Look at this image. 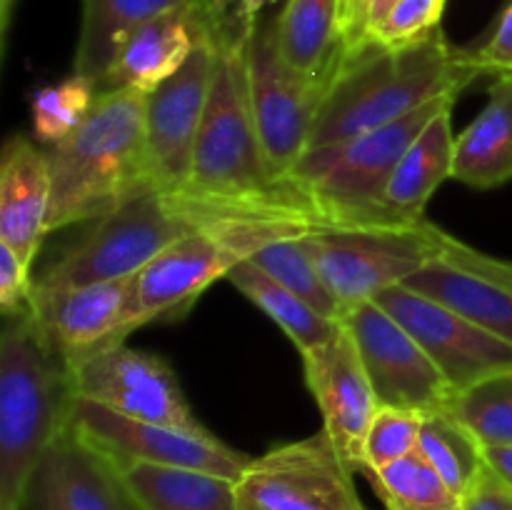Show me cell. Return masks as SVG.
Returning a JSON list of instances; mask_svg holds the SVG:
<instances>
[{
	"label": "cell",
	"instance_id": "obj_1",
	"mask_svg": "<svg viewBox=\"0 0 512 510\" xmlns=\"http://www.w3.org/2000/svg\"><path fill=\"white\" fill-rule=\"evenodd\" d=\"M248 33L215 8L213 80L195 140L190 178L178 193L228 213L293 215L320 228L303 190L290 180L275 178L265 158L245 78Z\"/></svg>",
	"mask_w": 512,
	"mask_h": 510
},
{
	"label": "cell",
	"instance_id": "obj_2",
	"mask_svg": "<svg viewBox=\"0 0 512 510\" xmlns=\"http://www.w3.org/2000/svg\"><path fill=\"white\" fill-rule=\"evenodd\" d=\"M480 75L468 48L450 45L443 28L403 48L363 40L340 53L308 150L343 143L440 98H458Z\"/></svg>",
	"mask_w": 512,
	"mask_h": 510
},
{
	"label": "cell",
	"instance_id": "obj_3",
	"mask_svg": "<svg viewBox=\"0 0 512 510\" xmlns=\"http://www.w3.org/2000/svg\"><path fill=\"white\" fill-rule=\"evenodd\" d=\"M75 368L50 345L33 308L0 330V510H15L45 455L73 423Z\"/></svg>",
	"mask_w": 512,
	"mask_h": 510
},
{
	"label": "cell",
	"instance_id": "obj_4",
	"mask_svg": "<svg viewBox=\"0 0 512 510\" xmlns=\"http://www.w3.org/2000/svg\"><path fill=\"white\" fill-rule=\"evenodd\" d=\"M48 233L100 220L130 195L155 188L145 153V93L103 90L75 133L48 145Z\"/></svg>",
	"mask_w": 512,
	"mask_h": 510
},
{
	"label": "cell",
	"instance_id": "obj_5",
	"mask_svg": "<svg viewBox=\"0 0 512 510\" xmlns=\"http://www.w3.org/2000/svg\"><path fill=\"white\" fill-rule=\"evenodd\" d=\"M455 100L440 98L343 143L308 150L285 180L303 190L320 228H408L385 210V188L410 143Z\"/></svg>",
	"mask_w": 512,
	"mask_h": 510
},
{
	"label": "cell",
	"instance_id": "obj_6",
	"mask_svg": "<svg viewBox=\"0 0 512 510\" xmlns=\"http://www.w3.org/2000/svg\"><path fill=\"white\" fill-rule=\"evenodd\" d=\"M315 225L275 213H240L213 220L183 235L155 255L138 275V308L145 323L180 320L200 295L258 250L288 238H303Z\"/></svg>",
	"mask_w": 512,
	"mask_h": 510
},
{
	"label": "cell",
	"instance_id": "obj_7",
	"mask_svg": "<svg viewBox=\"0 0 512 510\" xmlns=\"http://www.w3.org/2000/svg\"><path fill=\"white\" fill-rule=\"evenodd\" d=\"M195 230L200 215L183 193L143 188L103 215L88 238L60 255L35 285L58 290L130 278Z\"/></svg>",
	"mask_w": 512,
	"mask_h": 510
},
{
	"label": "cell",
	"instance_id": "obj_8",
	"mask_svg": "<svg viewBox=\"0 0 512 510\" xmlns=\"http://www.w3.org/2000/svg\"><path fill=\"white\" fill-rule=\"evenodd\" d=\"M450 235L438 225L408 228H313L305 235L328 290L343 308L378 298L440 258Z\"/></svg>",
	"mask_w": 512,
	"mask_h": 510
},
{
	"label": "cell",
	"instance_id": "obj_9",
	"mask_svg": "<svg viewBox=\"0 0 512 510\" xmlns=\"http://www.w3.org/2000/svg\"><path fill=\"white\" fill-rule=\"evenodd\" d=\"M245 78L265 158L275 178L285 180L308 150L330 80L300 75L280 58L273 20H260L245 35Z\"/></svg>",
	"mask_w": 512,
	"mask_h": 510
},
{
	"label": "cell",
	"instance_id": "obj_10",
	"mask_svg": "<svg viewBox=\"0 0 512 510\" xmlns=\"http://www.w3.org/2000/svg\"><path fill=\"white\" fill-rule=\"evenodd\" d=\"M328 430L253 458L238 480L240 510H365Z\"/></svg>",
	"mask_w": 512,
	"mask_h": 510
},
{
	"label": "cell",
	"instance_id": "obj_11",
	"mask_svg": "<svg viewBox=\"0 0 512 510\" xmlns=\"http://www.w3.org/2000/svg\"><path fill=\"white\" fill-rule=\"evenodd\" d=\"M363 358L380 408L433 413L448 408L455 390L418 340L375 300L355 305L343 318Z\"/></svg>",
	"mask_w": 512,
	"mask_h": 510
},
{
	"label": "cell",
	"instance_id": "obj_12",
	"mask_svg": "<svg viewBox=\"0 0 512 510\" xmlns=\"http://www.w3.org/2000/svg\"><path fill=\"white\" fill-rule=\"evenodd\" d=\"M73 428L83 438L113 455L118 463H153L173 468H195L223 478L240 480L253 463L248 453L230 448L208 428L188 430L173 425L145 423L105 408L95 400L78 398Z\"/></svg>",
	"mask_w": 512,
	"mask_h": 510
},
{
	"label": "cell",
	"instance_id": "obj_13",
	"mask_svg": "<svg viewBox=\"0 0 512 510\" xmlns=\"http://www.w3.org/2000/svg\"><path fill=\"white\" fill-rule=\"evenodd\" d=\"M375 303L418 340L458 395L512 370V343L408 285L383 290Z\"/></svg>",
	"mask_w": 512,
	"mask_h": 510
},
{
	"label": "cell",
	"instance_id": "obj_14",
	"mask_svg": "<svg viewBox=\"0 0 512 510\" xmlns=\"http://www.w3.org/2000/svg\"><path fill=\"white\" fill-rule=\"evenodd\" d=\"M215 63V20L178 70L160 88L145 95V153L150 183L163 193L185 188L193 165L195 140L203 125Z\"/></svg>",
	"mask_w": 512,
	"mask_h": 510
},
{
	"label": "cell",
	"instance_id": "obj_15",
	"mask_svg": "<svg viewBox=\"0 0 512 510\" xmlns=\"http://www.w3.org/2000/svg\"><path fill=\"white\" fill-rule=\"evenodd\" d=\"M33 313L50 345L73 368L103 350L123 345L143 325L135 275L78 288L48 290L35 285Z\"/></svg>",
	"mask_w": 512,
	"mask_h": 510
},
{
	"label": "cell",
	"instance_id": "obj_16",
	"mask_svg": "<svg viewBox=\"0 0 512 510\" xmlns=\"http://www.w3.org/2000/svg\"><path fill=\"white\" fill-rule=\"evenodd\" d=\"M80 398L145 423L203 430L170 363L145 350L115 345L75 368Z\"/></svg>",
	"mask_w": 512,
	"mask_h": 510
},
{
	"label": "cell",
	"instance_id": "obj_17",
	"mask_svg": "<svg viewBox=\"0 0 512 510\" xmlns=\"http://www.w3.org/2000/svg\"><path fill=\"white\" fill-rule=\"evenodd\" d=\"M305 385L323 415V428L353 470H363V448L380 405L365 373L363 358L350 330L303 355Z\"/></svg>",
	"mask_w": 512,
	"mask_h": 510
},
{
	"label": "cell",
	"instance_id": "obj_18",
	"mask_svg": "<svg viewBox=\"0 0 512 510\" xmlns=\"http://www.w3.org/2000/svg\"><path fill=\"white\" fill-rule=\"evenodd\" d=\"M403 285L448 305L512 343V263L490 258L450 235L440 258Z\"/></svg>",
	"mask_w": 512,
	"mask_h": 510
},
{
	"label": "cell",
	"instance_id": "obj_19",
	"mask_svg": "<svg viewBox=\"0 0 512 510\" xmlns=\"http://www.w3.org/2000/svg\"><path fill=\"white\" fill-rule=\"evenodd\" d=\"M215 20L213 0L188 8H175L148 23L138 25L120 43L108 73L98 83L103 90L130 88L138 93H153L155 88L173 78L200 40L210 33Z\"/></svg>",
	"mask_w": 512,
	"mask_h": 510
},
{
	"label": "cell",
	"instance_id": "obj_20",
	"mask_svg": "<svg viewBox=\"0 0 512 510\" xmlns=\"http://www.w3.org/2000/svg\"><path fill=\"white\" fill-rule=\"evenodd\" d=\"M50 163L38 140L10 135L0 153V243L33 268L48 235Z\"/></svg>",
	"mask_w": 512,
	"mask_h": 510
},
{
	"label": "cell",
	"instance_id": "obj_21",
	"mask_svg": "<svg viewBox=\"0 0 512 510\" xmlns=\"http://www.w3.org/2000/svg\"><path fill=\"white\" fill-rule=\"evenodd\" d=\"M455 133L453 105L440 110L423 128V133L410 143L400 158L388 188H385V210L398 225H418L425 220V208L435 190L453 178Z\"/></svg>",
	"mask_w": 512,
	"mask_h": 510
},
{
	"label": "cell",
	"instance_id": "obj_22",
	"mask_svg": "<svg viewBox=\"0 0 512 510\" xmlns=\"http://www.w3.org/2000/svg\"><path fill=\"white\" fill-rule=\"evenodd\" d=\"M453 180L475 190L500 188L512 180V75H498L488 105L455 135Z\"/></svg>",
	"mask_w": 512,
	"mask_h": 510
},
{
	"label": "cell",
	"instance_id": "obj_23",
	"mask_svg": "<svg viewBox=\"0 0 512 510\" xmlns=\"http://www.w3.org/2000/svg\"><path fill=\"white\" fill-rule=\"evenodd\" d=\"M50 453L73 510H148L125 478L123 465L83 438L73 423Z\"/></svg>",
	"mask_w": 512,
	"mask_h": 510
},
{
	"label": "cell",
	"instance_id": "obj_24",
	"mask_svg": "<svg viewBox=\"0 0 512 510\" xmlns=\"http://www.w3.org/2000/svg\"><path fill=\"white\" fill-rule=\"evenodd\" d=\"M275 23V45L300 75L333 80L343 53L340 0H288Z\"/></svg>",
	"mask_w": 512,
	"mask_h": 510
},
{
	"label": "cell",
	"instance_id": "obj_25",
	"mask_svg": "<svg viewBox=\"0 0 512 510\" xmlns=\"http://www.w3.org/2000/svg\"><path fill=\"white\" fill-rule=\"evenodd\" d=\"M200 3H208V0H83L73 73L98 85L108 73L120 43L138 25L168 10Z\"/></svg>",
	"mask_w": 512,
	"mask_h": 510
},
{
	"label": "cell",
	"instance_id": "obj_26",
	"mask_svg": "<svg viewBox=\"0 0 512 510\" xmlns=\"http://www.w3.org/2000/svg\"><path fill=\"white\" fill-rule=\"evenodd\" d=\"M120 465L148 510H240L238 480L173 465Z\"/></svg>",
	"mask_w": 512,
	"mask_h": 510
},
{
	"label": "cell",
	"instance_id": "obj_27",
	"mask_svg": "<svg viewBox=\"0 0 512 510\" xmlns=\"http://www.w3.org/2000/svg\"><path fill=\"white\" fill-rule=\"evenodd\" d=\"M225 280H230V285L238 288L255 308L263 310V313L268 315L290 340H293V345L298 348L300 355L325 345L330 338L338 335L340 328H343L340 320L325 318V315L318 313L313 305L305 303L303 298L290 293V290L283 288L280 283H275L268 273H263V270H260L258 265L250 263V260H243L240 265H235Z\"/></svg>",
	"mask_w": 512,
	"mask_h": 510
},
{
	"label": "cell",
	"instance_id": "obj_28",
	"mask_svg": "<svg viewBox=\"0 0 512 510\" xmlns=\"http://www.w3.org/2000/svg\"><path fill=\"white\" fill-rule=\"evenodd\" d=\"M418 453L458 498H465L485 473L483 443L450 410V405L423 415Z\"/></svg>",
	"mask_w": 512,
	"mask_h": 510
},
{
	"label": "cell",
	"instance_id": "obj_29",
	"mask_svg": "<svg viewBox=\"0 0 512 510\" xmlns=\"http://www.w3.org/2000/svg\"><path fill=\"white\" fill-rule=\"evenodd\" d=\"M368 478L385 510H463V498L448 488L418 450L388 468L370 470Z\"/></svg>",
	"mask_w": 512,
	"mask_h": 510
},
{
	"label": "cell",
	"instance_id": "obj_30",
	"mask_svg": "<svg viewBox=\"0 0 512 510\" xmlns=\"http://www.w3.org/2000/svg\"><path fill=\"white\" fill-rule=\"evenodd\" d=\"M250 263L258 265L263 273H268L275 283H280L283 288H288L290 293H295L298 298H303L305 303L313 305L318 313H323L325 318L340 320L343 323V308L338 305V300L333 298V293L328 290L325 280L320 278V270L315 265L313 255H310L308 245L303 238H288L278 240V243L268 245V248L258 250V253L250 258Z\"/></svg>",
	"mask_w": 512,
	"mask_h": 510
},
{
	"label": "cell",
	"instance_id": "obj_31",
	"mask_svg": "<svg viewBox=\"0 0 512 510\" xmlns=\"http://www.w3.org/2000/svg\"><path fill=\"white\" fill-rule=\"evenodd\" d=\"M98 98V85L73 73L60 83L45 85L30 95V118L38 143L55 145L83 125Z\"/></svg>",
	"mask_w": 512,
	"mask_h": 510
},
{
	"label": "cell",
	"instance_id": "obj_32",
	"mask_svg": "<svg viewBox=\"0 0 512 510\" xmlns=\"http://www.w3.org/2000/svg\"><path fill=\"white\" fill-rule=\"evenodd\" d=\"M450 410L483 445H512V370L455 395Z\"/></svg>",
	"mask_w": 512,
	"mask_h": 510
},
{
	"label": "cell",
	"instance_id": "obj_33",
	"mask_svg": "<svg viewBox=\"0 0 512 510\" xmlns=\"http://www.w3.org/2000/svg\"><path fill=\"white\" fill-rule=\"evenodd\" d=\"M423 415L413 410L380 408L373 418L363 448V473L388 468L418 450Z\"/></svg>",
	"mask_w": 512,
	"mask_h": 510
},
{
	"label": "cell",
	"instance_id": "obj_34",
	"mask_svg": "<svg viewBox=\"0 0 512 510\" xmlns=\"http://www.w3.org/2000/svg\"><path fill=\"white\" fill-rule=\"evenodd\" d=\"M445 3L448 0H400L388 18L373 30L365 40H375L388 48H403V45L418 43L428 38L443 23Z\"/></svg>",
	"mask_w": 512,
	"mask_h": 510
},
{
	"label": "cell",
	"instance_id": "obj_35",
	"mask_svg": "<svg viewBox=\"0 0 512 510\" xmlns=\"http://www.w3.org/2000/svg\"><path fill=\"white\" fill-rule=\"evenodd\" d=\"M468 53L483 75H512V0L500 10L488 38L478 48H468Z\"/></svg>",
	"mask_w": 512,
	"mask_h": 510
},
{
	"label": "cell",
	"instance_id": "obj_36",
	"mask_svg": "<svg viewBox=\"0 0 512 510\" xmlns=\"http://www.w3.org/2000/svg\"><path fill=\"white\" fill-rule=\"evenodd\" d=\"M35 280L30 278V268L23 260L0 243V308L3 315L25 313L33 308Z\"/></svg>",
	"mask_w": 512,
	"mask_h": 510
},
{
	"label": "cell",
	"instance_id": "obj_37",
	"mask_svg": "<svg viewBox=\"0 0 512 510\" xmlns=\"http://www.w3.org/2000/svg\"><path fill=\"white\" fill-rule=\"evenodd\" d=\"M15 510H73L68 498H65L63 485H60L53 453L45 455L43 463L38 465L33 478L25 485Z\"/></svg>",
	"mask_w": 512,
	"mask_h": 510
},
{
	"label": "cell",
	"instance_id": "obj_38",
	"mask_svg": "<svg viewBox=\"0 0 512 510\" xmlns=\"http://www.w3.org/2000/svg\"><path fill=\"white\" fill-rule=\"evenodd\" d=\"M463 510H512V493L485 465V473L463 498Z\"/></svg>",
	"mask_w": 512,
	"mask_h": 510
},
{
	"label": "cell",
	"instance_id": "obj_39",
	"mask_svg": "<svg viewBox=\"0 0 512 510\" xmlns=\"http://www.w3.org/2000/svg\"><path fill=\"white\" fill-rule=\"evenodd\" d=\"M340 38L343 50L365 40V0H340Z\"/></svg>",
	"mask_w": 512,
	"mask_h": 510
},
{
	"label": "cell",
	"instance_id": "obj_40",
	"mask_svg": "<svg viewBox=\"0 0 512 510\" xmlns=\"http://www.w3.org/2000/svg\"><path fill=\"white\" fill-rule=\"evenodd\" d=\"M213 3L220 13L233 18L240 28L253 30L255 25L260 23V13H263L268 5H273L275 0H213Z\"/></svg>",
	"mask_w": 512,
	"mask_h": 510
},
{
	"label": "cell",
	"instance_id": "obj_41",
	"mask_svg": "<svg viewBox=\"0 0 512 510\" xmlns=\"http://www.w3.org/2000/svg\"><path fill=\"white\" fill-rule=\"evenodd\" d=\"M485 465L512 493V445H483Z\"/></svg>",
	"mask_w": 512,
	"mask_h": 510
},
{
	"label": "cell",
	"instance_id": "obj_42",
	"mask_svg": "<svg viewBox=\"0 0 512 510\" xmlns=\"http://www.w3.org/2000/svg\"><path fill=\"white\" fill-rule=\"evenodd\" d=\"M400 0H365V38L383 23Z\"/></svg>",
	"mask_w": 512,
	"mask_h": 510
},
{
	"label": "cell",
	"instance_id": "obj_43",
	"mask_svg": "<svg viewBox=\"0 0 512 510\" xmlns=\"http://www.w3.org/2000/svg\"><path fill=\"white\" fill-rule=\"evenodd\" d=\"M18 0H0V55H5L8 48V33L10 23H13V10Z\"/></svg>",
	"mask_w": 512,
	"mask_h": 510
}]
</instances>
